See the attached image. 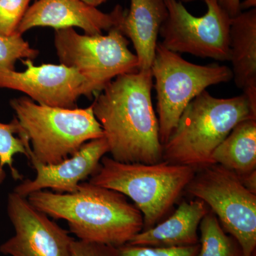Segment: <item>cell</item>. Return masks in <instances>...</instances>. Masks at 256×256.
I'll return each instance as SVG.
<instances>
[{
  "label": "cell",
  "instance_id": "1",
  "mask_svg": "<svg viewBox=\"0 0 256 256\" xmlns=\"http://www.w3.org/2000/svg\"><path fill=\"white\" fill-rule=\"evenodd\" d=\"M152 86L150 70H138L116 77L96 95L92 110L116 161L156 164L163 160Z\"/></svg>",
  "mask_w": 256,
  "mask_h": 256
},
{
  "label": "cell",
  "instance_id": "2",
  "mask_svg": "<svg viewBox=\"0 0 256 256\" xmlns=\"http://www.w3.org/2000/svg\"><path fill=\"white\" fill-rule=\"evenodd\" d=\"M28 202L54 220H63L78 240L118 248L142 232L140 210L128 197L90 182L79 184L74 193L35 192Z\"/></svg>",
  "mask_w": 256,
  "mask_h": 256
},
{
  "label": "cell",
  "instance_id": "3",
  "mask_svg": "<svg viewBox=\"0 0 256 256\" xmlns=\"http://www.w3.org/2000/svg\"><path fill=\"white\" fill-rule=\"evenodd\" d=\"M256 118V106L245 94L218 98L204 90L184 110L163 144L162 160L197 171L214 164L217 148L242 121Z\"/></svg>",
  "mask_w": 256,
  "mask_h": 256
},
{
  "label": "cell",
  "instance_id": "4",
  "mask_svg": "<svg viewBox=\"0 0 256 256\" xmlns=\"http://www.w3.org/2000/svg\"><path fill=\"white\" fill-rule=\"evenodd\" d=\"M196 170L162 161L156 164L124 163L104 156L89 182L130 198L143 216L142 230L152 228L173 208Z\"/></svg>",
  "mask_w": 256,
  "mask_h": 256
},
{
  "label": "cell",
  "instance_id": "5",
  "mask_svg": "<svg viewBox=\"0 0 256 256\" xmlns=\"http://www.w3.org/2000/svg\"><path fill=\"white\" fill-rule=\"evenodd\" d=\"M10 106L28 138V160L56 164L75 154L82 144L104 137L92 106L60 108L40 105L26 96L12 99Z\"/></svg>",
  "mask_w": 256,
  "mask_h": 256
},
{
  "label": "cell",
  "instance_id": "6",
  "mask_svg": "<svg viewBox=\"0 0 256 256\" xmlns=\"http://www.w3.org/2000/svg\"><path fill=\"white\" fill-rule=\"evenodd\" d=\"M150 72L156 80V111L162 146L192 100L207 88L233 79L232 68L227 66L190 63L160 42L156 45Z\"/></svg>",
  "mask_w": 256,
  "mask_h": 256
},
{
  "label": "cell",
  "instance_id": "7",
  "mask_svg": "<svg viewBox=\"0 0 256 256\" xmlns=\"http://www.w3.org/2000/svg\"><path fill=\"white\" fill-rule=\"evenodd\" d=\"M208 206L224 230L240 245L242 256L256 248V194L242 185L238 175L218 164L197 170L185 188Z\"/></svg>",
  "mask_w": 256,
  "mask_h": 256
},
{
  "label": "cell",
  "instance_id": "8",
  "mask_svg": "<svg viewBox=\"0 0 256 256\" xmlns=\"http://www.w3.org/2000/svg\"><path fill=\"white\" fill-rule=\"evenodd\" d=\"M108 34H79L74 28L55 30L54 45L60 64L77 69L95 95L116 77L138 72L137 56L118 28Z\"/></svg>",
  "mask_w": 256,
  "mask_h": 256
},
{
  "label": "cell",
  "instance_id": "9",
  "mask_svg": "<svg viewBox=\"0 0 256 256\" xmlns=\"http://www.w3.org/2000/svg\"><path fill=\"white\" fill-rule=\"evenodd\" d=\"M206 14L195 16L178 0H164L168 16L160 28L162 44L175 53L229 60V30L232 18L218 0H204Z\"/></svg>",
  "mask_w": 256,
  "mask_h": 256
},
{
  "label": "cell",
  "instance_id": "10",
  "mask_svg": "<svg viewBox=\"0 0 256 256\" xmlns=\"http://www.w3.org/2000/svg\"><path fill=\"white\" fill-rule=\"evenodd\" d=\"M22 60L26 67L24 72L0 69V88L18 90L40 105L60 108H76L80 96L95 95L77 69L62 64L34 66L32 60Z\"/></svg>",
  "mask_w": 256,
  "mask_h": 256
},
{
  "label": "cell",
  "instance_id": "11",
  "mask_svg": "<svg viewBox=\"0 0 256 256\" xmlns=\"http://www.w3.org/2000/svg\"><path fill=\"white\" fill-rule=\"evenodd\" d=\"M8 214L15 234L0 246L10 256H72L74 240L68 230L36 210L26 197L13 192L8 198Z\"/></svg>",
  "mask_w": 256,
  "mask_h": 256
},
{
  "label": "cell",
  "instance_id": "12",
  "mask_svg": "<svg viewBox=\"0 0 256 256\" xmlns=\"http://www.w3.org/2000/svg\"><path fill=\"white\" fill-rule=\"evenodd\" d=\"M127 12L118 5L110 13H104L82 0H36L16 30L22 35L35 28H78L85 34H102L120 28Z\"/></svg>",
  "mask_w": 256,
  "mask_h": 256
},
{
  "label": "cell",
  "instance_id": "13",
  "mask_svg": "<svg viewBox=\"0 0 256 256\" xmlns=\"http://www.w3.org/2000/svg\"><path fill=\"white\" fill-rule=\"evenodd\" d=\"M108 152L107 140L102 137L86 142L75 154L58 164H43L30 158L28 161L36 171V178L24 180L13 192L26 198L44 188L57 193H74L82 182L95 174L101 159Z\"/></svg>",
  "mask_w": 256,
  "mask_h": 256
},
{
  "label": "cell",
  "instance_id": "14",
  "mask_svg": "<svg viewBox=\"0 0 256 256\" xmlns=\"http://www.w3.org/2000/svg\"><path fill=\"white\" fill-rule=\"evenodd\" d=\"M210 210L206 204L198 198L182 202L171 216L136 234L127 244L162 248L196 245L200 244V224Z\"/></svg>",
  "mask_w": 256,
  "mask_h": 256
},
{
  "label": "cell",
  "instance_id": "15",
  "mask_svg": "<svg viewBox=\"0 0 256 256\" xmlns=\"http://www.w3.org/2000/svg\"><path fill=\"white\" fill-rule=\"evenodd\" d=\"M166 16L164 0H130V8L119 30L132 42L138 70H150L160 28Z\"/></svg>",
  "mask_w": 256,
  "mask_h": 256
},
{
  "label": "cell",
  "instance_id": "16",
  "mask_svg": "<svg viewBox=\"0 0 256 256\" xmlns=\"http://www.w3.org/2000/svg\"><path fill=\"white\" fill-rule=\"evenodd\" d=\"M229 60L236 86L256 106V9L230 20Z\"/></svg>",
  "mask_w": 256,
  "mask_h": 256
},
{
  "label": "cell",
  "instance_id": "17",
  "mask_svg": "<svg viewBox=\"0 0 256 256\" xmlns=\"http://www.w3.org/2000/svg\"><path fill=\"white\" fill-rule=\"evenodd\" d=\"M212 160L239 178L256 170V118L237 124L216 148Z\"/></svg>",
  "mask_w": 256,
  "mask_h": 256
},
{
  "label": "cell",
  "instance_id": "18",
  "mask_svg": "<svg viewBox=\"0 0 256 256\" xmlns=\"http://www.w3.org/2000/svg\"><path fill=\"white\" fill-rule=\"evenodd\" d=\"M198 228L200 248L196 256H242L238 242L224 230L212 210L204 217Z\"/></svg>",
  "mask_w": 256,
  "mask_h": 256
},
{
  "label": "cell",
  "instance_id": "19",
  "mask_svg": "<svg viewBox=\"0 0 256 256\" xmlns=\"http://www.w3.org/2000/svg\"><path fill=\"white\" fill-rule=\"evenodd\" d=\"M21 127L14 118L10 124L0 122V184L4 181V166L8 165L15 180H22L23 178L14 166V156L18 154H24L28 158L26 146H30L28 138L16 137Z\"/></svg>",
  "mask_w": 256,
  "mask_h": 256
},
{
  "label": "cell",
  "instance_id": "20",
  "mask_svg": "<svg viewBox=\"0 0 256 256\" xmlns=\"http://www.w3.org/2000/svg\"><path fill=\"white\" fill-rule=\"evenodd\" d=\"M38 55V50L32 48L22 35L14 34L12 36L0 35V69L15 70L18 60H34Z\"/></svg>",
  "mask_w": 256,
  "mask_h": 256
},
{
  "label": "cell",
  "instance_id": "21",
  "mask_svg": "<svg viewBox=\"0 0 256 256\" xmlns=\"http://www.w3.org/2000/svg\"><path fill=\"white\" fill-rule=\"evenodd\" d=\"M31 0H0V35L10 36L16 33Z\"/></svg>",
  "mask_w": 256,
  "mask_h": 256
},
{
  "label": "cell",
  "instance_id": "22",
  "mask_svg": "<svg viewBox=\"0 0 256 256\" xmlns=\"http://www.w3.org/2000/svg\"><path fill=\"white\" fill-rule=\"evenodd\" d=\"M200 244L185 247H150L129 244L118 248L119 256H196Z\"/></svg>",
  "mask_w": 256,
  "mask_h": 256
},
{
  "label": "cell",
  "instance_id": "23",
  "mask_svg": "<svg viewBox=\"0 0 256 256\" xmlns=\"http://www.w3.org/2000/svg\"><path fill=\"white\" fill-rule=\"evenodd\" d=\"M72 256H119L118 248L84 240H74Z\"/></svg>",
  "mask_w": 256,
  "mask_h": 256
},
{
  "label": "cell",
  "instance_id": "24",
  "mask_svg": "<svg viewBox=\"0 0 256 256\" xmlns=\"http://www.w3.org/2000/svg\"><path fill=\"white\" fill-rule=\"evenodd\" d=\"M218 4L222 9L229 15L230 18L240 14L242 12L240 4V0H218Z\"/></svg>",
  "mask_w": 256,
  "mask_h": 256
},
{
  "label": "cell",
  "instance_id": "25",
  "mask_svg": "<svg viewBox=\"0 0 256 256\" xmlns=\"http://www.w3.org/2000/svg\"><path fill=\"white\" fill-rule=\"evenodd\" d=\"M240 180L246 188L252 193L256 194V170L248 174L240 176Z\"/></svg>",
  "mask_w": 256,
  "mask_h": 256
},
{
  "label": "cell",
  "instance_id": "26",
  "mask_svg": "<svg viewBox=\"0 0 256 256\" xmlns=\"http://www.w3.org/2000/svg\"><path fill=\"white\" fill-rule=\"evenodd\" d=\"M256 0H244L242 2H240V10H250L252 8H256Z\"/></svg>",
  "mask_w": 256,
  "mask_h": 256
},
{
  "label": "cell",
  "instance_id": "27",
  "mask_svg": "<svg viewBox=\"0 0 256 256\" xmlns=\"http://www.w3.org/2000/svg\"><path fill=\"white\" fill-rule=\"evenodd\" d=\"M82 1L85 2L86 4L90 5V6L97 8V6H100V4H104L108 0H82Z\"/></svg>",
  "mask_w": 256,
  "mask_h": 256
},
{
  "label": "cell",
  "instance_id": "28",
  "mask_svg": "<svg viewBox=\"0 0 256 256\" xmlns=\"http://www.w3.org/2000/svg\"><path fill=\"white\" fill-rule=\"evenodd\" d=\"M184 2H191V1H194V0H184Z\"/></svg>",
  "mask_w": 256,
  "mask_h": 256
}]
</instances>
